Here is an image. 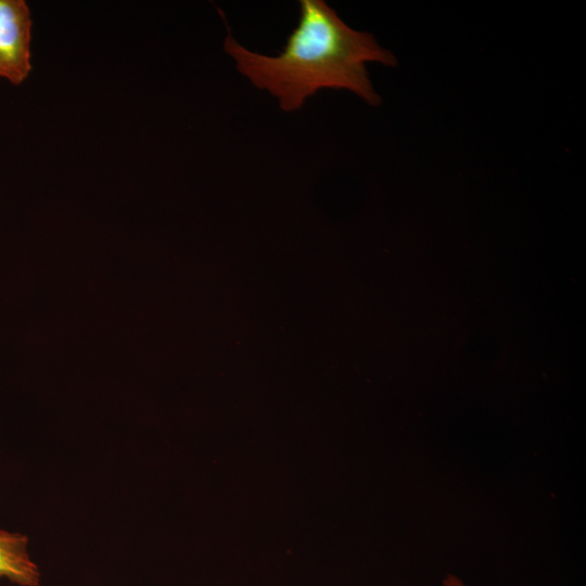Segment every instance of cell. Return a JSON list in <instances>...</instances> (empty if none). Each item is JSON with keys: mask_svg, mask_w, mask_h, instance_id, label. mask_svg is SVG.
Here are the masks:
<instances>
[{"mask_svg": "<svg viewBox=\"0 0 586 586\" xmlns=\"http://www.w3.org/2000/svg\"><path fill=\"white\" fill-rule=\"evenodd\" d=\"M31 16L24 0H0V77L21 85L31 71Z\"/></svg>", "mask_w": 586, "mask_h": 586, "instance_id": "2", "label": "cell"}, {"mask_svg": "<svg viewBox=\"0 0 586 586\" xmlns=\"http://www.w3.org/2000/svg\"><path fill=\"white\" fill-rule=\"evenodd\" d=\"M27 547L26 535L0 528V578L17 586L40 585V570Z\"/></svg>", "mask_w": 586, "mask_h": 586, "instance_id": "3", "label": "cell"}, {"mask_svg": "<svg viewBox=\"0 0 586 586\" xmlns=\"http://www.w3.org/2000/svg\"><path fill=\"white\" fill-rule=\"evenodd\" d=\"M297 27L280 54L267 56L245 49L228 34L225 51L237 68L259 89L277 97L285 112L298 110L319 89H346L378 105L367 62L395 66L397 61L373 36L346 25L322 0L300 1Z\"/></svg>", "mask_w": 586, "mask_h": 586, "instance_id": "1", "label": "cell"}, {"mask_svg": "<svg viewBox=\"0 0 586 586\" xmlns=\"http://www.w3.org/2000/svg\"><path fill=\"white\" fill-rule=\"evenodd\" d=\"M443 584L444 586H466L460 578L451 574L446 576Z\"/></svg>", "mask_w": 586, "mask_h": 586, "instance_id": "4", "label": "cell"}]
</instances>
